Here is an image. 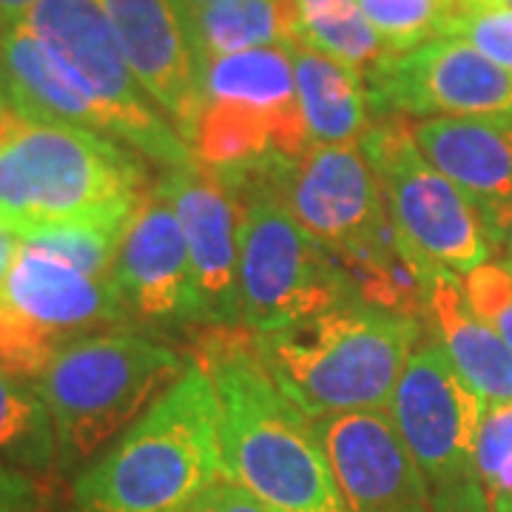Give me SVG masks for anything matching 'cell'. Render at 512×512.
Wrapping results in <instances>:
<instances>
[{"label": "cell", "instance_id": "6da1fadb", "mask_svg": "<svg viewBox=\"0 0 512 512\" xmlns=\"http://www.w3.org/2000/svg\"><path fill=\"white\" fill-rule=\"evenodd\" d=\"M188 359L217 396L225 476L265 512H348L316 424L274 382L254 328L197 325Z\"/></svg>", "mask_w": 512, "mask_h": 512}, {"label": "cell", "instance_id": "7a4b0ae2", "mask_svg": "<svg viewBox=\"0 0 512 512\" xmlns=\"http://www.w3.org/2000/svg\"><path fill=\"white\" fill-rule=\"evenodd\" d=\"M146 191V163L123 143L0 100V225L15 237L128 220Z\"/></svg>", "mask_w": 512, "mask_h": 512}, {"label": "cell", "instance_id": "3957f363", "mask_svg": "<svg viewBox=\"0 0 512 512\" xmlns=\"http://www.w3.org/2000/svg\"><path fill=\"white\" fill-rule=\"evenodd\" d=\"M225 476L217 396L188 359L183 376L72 481L80 512H180Z\"/></svg>", "mask_w": 512, "mask_h": 512}, {"label": "cell", "instance_id": "277c9868", "mask_svg": "<svg viewBox=\"0 0 512 512\" xmlns=\"http://www.w3.org/2000/svg\"><path fill=\"white\" fill-rule=\"evenodd\" d=\"M421 339V319L342 305L259 333V353L282 393L319 421L387 407Z\"/></svg>", "mask_w": 512, "mask_h": 512}, {"label": "cell", "instance_id": "5b68a950", "mask_svg": "<svg viewBox=\"0 0 512 512\" xmlns=\"http://www.w3.org/2000/svg\"><path fill=\"white\" fill-rule=\"evenodd\" d=\"M188 367L146 330H100L74 339L35 379L57 430L60 476H77L126 433Z\"/></svg>", "mask_w": 512, "mask_h": 512}, {"label": "cell", "instance_id": "8992f818", "mask_svg": "<svg viewBox=\"0 0 512 512\" xmlns=\"http://www.w3.org/2000/svg\"><path fill=\"white\" fill-rule=\"evenodd\" d=\"M197 100L191 148L217 174L265 160L299 163L311 148L288 46L202 60L197 63Z\"/></svg>", "mask_w": 512, "mask_h": 512}, {"label": "cell", "instance_id": "52a82bcc", "mask_svg": "<svg viewBox=\"0 0 512 512\" xmlns=\"http://www.w3.org/2000/svg\"><path fill=\"white\" fill-rule=\"evenodd\" d=\"M484 410L487 404L458 376L439 342L421 339L390 399V419L419 464L433 512H490L476 473Z\"/></svg>", "mask_w": 512, "mask_h": 512}, {"label": "cell", "instance_id": "ba28073f", "mask_svg": "<svg viewBox=\"0 0 512 512\" xmlns=\"http://www.w3.org/2000/svg\"><path fill=\"white\" fill-rule=\"evenodd\" d=\"M23 23L97 97L117 143L165 171L197 160L131 72L103 0H37Z\"/></svg>", "mask_w": 512, "mask_h": 512}, {"label": "cell", "instance_id": "9c48e42d", "mask_svg": "<svg viewBox=\"0 0 512 512\" xmlns=\"http://www.w3.org/2000/svg\"><path fill=\"white\" fill-rule=\"evenodd\" d=\"M410 117L370 123L359 146L382 188L384 208L427 262L467 276L490 262L493 239L470 200L421 154Z\"/></svg>", "mask_w": 512, "mask_h": 512}, {"label": "cell", "instance_id": "30bf717a", "mask_svg": "<svg viewBox=\"0 0 512 512\" xmlns=\"http://www.w3.org/2000/svg\"><path fill=\"white\" fill-rule=\"evenodd\" d=\"M239 311L256 333L348 305L328 245L293 217L285 194L239 197Z\"/></svg>", "mask_w": 512, "mask_h": 512}, {"label": "cell", "instance_id": "8fae6325", "mask_svg": "<svg viewBox=\"0 0 512 512\" xmlns=\"http://www.w3.org/2000/svg\"><path fill=\"white\" fill-rule=\"evenodd\" d=\"M373 117H484L512 123V72L461 37L384 55L365 74Z\"/></svg>", "mask_w": 512, "mask_h": 512}, {"label": "cell", "instance_id": "7c38bea8", "mask_svg": "<svg viewBox=\"0 0 512 512\" xmlns=\"http://www.w3.org/2000/svg\"><path fill=\"white\" fill-rule=\"evenodd\" d=\"M114 282L131 319L143 325L197 328V288L183 225L160 185H148L137 202L120 254Z\"/></svg>", "mask_w": 512, "mask_h": 512}, {"label": "cell", "instance_id": "4fadbf2b", "mask_svg": "<svg viewBox=\"0 0 512 512\" xmlns=\"http://www.w3.org/2000/svg\"><path fill=\"white\" fill-rule=\"evenodd\" d=\"M348 512H433L430 493L382 410H356L313 421Z\"/></svg>", "mask_w": 512, "mask_h": 512}, {"label": "cell", "instance_id": "5bb4252c", "mask_svg": "<svg viewBox=\"0 0 512 512\" xmlns=\"http://www.w3.org/2000/svg\"><path fill=\"white\" fill-rule=\"evenodd\" d=\"M183 225L200 325L242 322L239 311V202L220 177L194 160L160 180Z\"/></svg>", "mask_w": 512, "mask_h": 512}, {"label": "cell", "instance_id": "9a60e30c", "mask_svg": "<svg viewBox=\"0 0 512 512\" xmlns=\"http://www.w3.org/2000/svg\"><path fill=\"white\" fill-rule=\"evenodd\" d=\"M111 29L140 86L191 146L197 126V66L174 0H103Z\"/></svg>", "mask_w": 512, "mask_h": 512}, {"label": "cell", "instance_id": "2e32d148", "mask_svg": "<svg viewBox=\"0 0 512 512\" xmlns=\"http://www.w3.org/2000/svg\"><path fill=\"white\" fill-rule=\"evenodd\" d=\"M416 131L421 154L470 200L493 245L512 228V123L430 117Z\"/></svg>", "mask_w": 512, "mask_h": 512}, {"label": "cell", "instance_id": "e0dca14e", "mask_svg": "<svg viewBox=\"0 0 512 512\" xmlns=\"http://www.w3.org/2000/svg\"><path fill=\"white\" fill-rule=\"evenodd\" d=\"M285 200L299 225L328 248L365 237L387 214L379 180L359 143L308 148L293 168Z\"/></svg>", "mask_w": 512, "mask_h": 512}, {"label": "cell", "instance_id": "ac0fdd59", "mask_svg": "<svg viewBox=\"0 0 512 512\" xmlns=\"http://www.w3.org/2000/svg\"><path fill=\"white\" fill-rule=\"evenodd\" d=\"M328 251L348 305L424 319L430 279L439 268L399 234L390 214H384L365 237Z\"/></svg>", "mask_w": 512, "mask_h": 512}, {"label": "cell", "instance_id": "d6986e66", "mask_svg": "<svg viewBox=\"0 0 512 512\" xmlns=\"http://www.w3.org/2000/svg\"><path fill=\"white\" fill-rule=\"evenodd\" d=\"M0 100L37 120L89 128L111 137L106 109L32 35L26 23L0 32Z\"/></svg>", "mask_w": 512, "mask_h": 512}, {"label": "cell", "instance_id": "ffe728a7", "mask_svg": "<svg viewBox=\"0 0 512 512\" xmlns=\"http://www.w3.org/2000/svg\"><path fill=\"white\" fill-rule=\"evenodd\" d=\"M424 319L458 376L476 390L481 402H512V350L493 325L473 311L456 274L444 268L433 274Z\"/></svg>", "mask_w": 512, "mask_h": 512}, {"label": "cell", "instance_id": "44dd1931", "mask_svg": "<svg viewBox=\"0 0 512 512\" xmlns=\"http://www.w3.org/2000/svg\"><path fill=\"white\" fill-rule=\"evenodd\" d=\"M296 100L311 146L359 143L370 128V97L365 74L305 43H288Z\"/></svg>", "mask_w": 512, "mask_h": 512}, {"label": "cell", "instance_id": "7402d4cb", "mask_svg": "<svg viewBox=\"0 0 512 512\" xmlns=\"http://www.w3.org/2000/svg\"><path fill=\"white\" fill-rule=\"evenodd\" d=\"M194 66L220 55L299 40V9L293 0H217L183 18Z\"/></svg>", "mask_w": 512, "mask_h": 512}, {"label": "cell", "instance_id": "603a6c76", "mask_svg": "<svg viewBox=\"0 0 512 512\" xmlns=\"http://www.w3.org/2000/svg\"><path fill=\"white\" fill-rule=\"evenodd\" d=\"M0 464L35 478L60 476L57 430L32 379L0 370Z\"/></svg>", "mask_w": 512, "mask_h": 512}, {"label": "cell", "instance_id": "cb8c5ba5", "mask_svg": "<svg viewBox=\"0 0 512 512\" xmlns=\"http://www.w3.org/2000/svg\"><path fill=\"white\" fill-rule=\"evenodd\" d=\"M299 9V40L322 55L367 74L387 52L356 0H293Z\"/></svg>", "mask_w": 512, "mask_h": 512}, {"label": "cell", "instance_id": "d4e9b609", "mask_svg": "<svg viewBox=\"0 0 512 512\" xmlns=\"http://www.w3.org/2000/svg\"><path fill=\"white\" fill-rule=\"evenodd\" d=\"M387 52H407L447 35L456 0H356Z\"/></svg>", "mask_w": 512, "mask_h": 512}, {"label": "cell", "instance_id": "484cf974", "mask_svg": "<svg viewBox=\"0 0 512 512\" xmlns=\"http://www.w3.org/2000/svg\"><path fill=\"white\" fill-rule=\"evenodd\" d=\"M128 220L74 222V225H60L52 231H43V234L23 239V242H32L37 248L49 251L83 274L114 276V262L120 254L123 237H126Z\"/></svg>", "mask_w": 512, "mask_h": 512}, {"label": "cell", "instance_id": "4316f807", "mask_svg": "<svg viewBox=\"0 0 512 512\" xmlns=\"http://www.w3.org/2000/svg\"><path fill=\"white\" fill-rule=\"evenodd\" d=\"M476 473L490 504L512 507V402L487 404L478 424Z\"/></svg>", "mask_w": 512, "mask_h": 512}, {"label": "cell", "instance_id": "83f0119b", "mask_svg": "<svg viewBox=\"0 0 512 512\" xmlns=\"http://www.w3.org/2000/svg\"><path fill=\"white\" fill-rule=\"evenodd\" d=\"M447 37H461L512 72V9L498 0H456Z\"/></svg>", "mask_w": 512, "mask_h": 512}, {"label": "cell", "instance_id": "f1b7e54d", "mask_svg": "<svg viewBox=\"0 0 512 512\" xmlns=\"http://www.w3.org/2000/svg\"><path fill=\"white\" fill-rule=\"evenodd\" d=\"M464 291L473 311L490 322L512 350V271L504 262H487L464 279Z\"/></svg>", "mask_w": 512, "mask_h": 512}, {"label": "cell", "instance_id": "f546056e", "mask_svg": "<svg viewBox=\"0 0 512 512\" xmlns=\"http://www.w3.org/2000/svg\"><path fill=\"white\" fill-rule=\"evenodd\" d=\"M0 512H46V490L40 478L0 464Z\"/></svg>", "mask_w": 512, "mask_h": 512}, {"label": "cell", "instance_id": "4dcf8cb0", "mask_svg": "<svg viewBox=\"0 0 512 512\" xmlns=\"http://www.w3.org/2000/svg\"><path fill=\"white\" fill-rule=\"evenodd\" d=\"M180 512H265V507L231 478H222L208 493H202L197 501H191Z\"/></svg>", "mask_w": 512, "mask_h": 512}, {"label": "cell", "instance_id": "1f68e13d", "mask_svg": "<svg viewBox=\"0 0 512 512\" xmlns=\"http://www.w3.org/2000/svg\"><path fill=\"white\" fill-rule=\"evenodd\" d=\"M20 242L23 239L15 237L12 231H6L3 225H0V291H3V282H6V276L12 271V265H15V256L20 251Z\"/></svg>", "mask_w": 512, "mask_h": 512}, {"label": "cell", "instance_id": "d6a6232c", "mask_svg": "<svg viewBox=\"0 0 512 512\" xmlns=\"http://www.w3.org/2000/svg\"><path fill=\"white\" fill-rule=\"evenodd\" d=\"M37 0H0V32L26 20Z\"/></svg>", "mask_w": 512, "mask_h": 512}, {"label": "cell", "instance_id": "836d02e7", "mask_svg": "<svg viewBox=\"0 0 512 512\" xmlns=\"http://www.w3.org/2000/svg\"><path fill=\"white\" fill-rule=\"evenodd\" d=\"M208 3H217V0H174V9H177V15H180V20H183L185 15L197 12V9L208 6Z\"/></svg>", "mask_w": 512, "mask_h": 512}, {"label": "cell", "instance_id": "e575fe53", "mask_svg": "<svg viewBox=\"0 0 512 512\" xmlns=\"http://www.w3.org/2000/svg\"><path fill=\"white\" fill-rule=\"evenodd\" d=\"M504 248H507V254H504V265L512 271V228H510V234H507V239H504Z\"/></svg>", "mask_w": 512, "mask_h": 512}, {"label": "cell", "instance_id": "d590c367", "mask_svg": "<svg viewBox=\"0 0 512 512\" xmlns=\"http://www.w3.org/2000/svg\"><path fill=\"white\" fill-rule=\"evenodd\" d=\"M490 512H512V507H507V504H490Z\"/></svg>", "mask_w": 512, "mask_h": 512}, {"label": "cell", "instance_id": "8d00e7d4", "mask_svg": "<svg viewBox=\"0 0 512 512\" xmlns=\"http://www.w3.org/2000/svg\"><path fill=\"white\" fill-rule=\"evenodd\" d=\"M498 3H504V6H510L512 9V0H498Z\"/></svg>", "mask_w": 512, "mask_h": 512}, {"label": "cell", "instance_id": "74e56055", "mask_svg": "<svg viewBox=\"0 0 512 512\" xmlns=\"http://www.w3.org/2000/svg\"><path fill=\"white\" fill-rule=\"evenodd\" d=\"M55 512H80V510H55Z\"/></svg>", "mask_w": 512, "mask_h": 512}]
</instances>
